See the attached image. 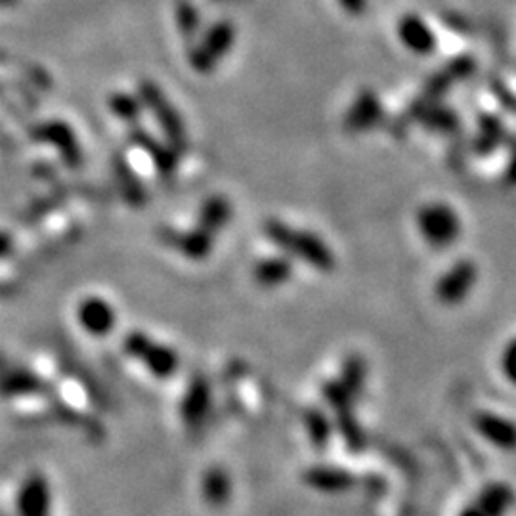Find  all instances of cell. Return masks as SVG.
I'll return each mask as SVG.
<instances>
[{
    "label": "cell",
    "mask_w": 516,
    "mask_h": 516,
    "mask_svg": "<svg viewBox=\"0 0 516 516\" xmlns=\"http://www.w3.org/2000/svg\"><path fill=\"white\" fill-rule=\"evenodd\" d=\"M264 233L273 245H278L289 254L299 256L306 264L320 272H331L335 268V256L318 235L306 230L293 228L282 220L270 218L264 223Z\"/></svg>",
    "instance_id": "obj_1"
},
{
    "label": "cell",
    "mask_w": 516,
    "mask_h": 516,
    "mask_svg": "<svg viewBox=\"0 0 516 516\" xmlns=\"http://www.w3.org/2000/svg\"><path fill=\"white\" fill-rule=\"evenodd\" d=\"M138 98L159 123L161 131L167 138V144L180 155L188 150V133L176 107L171 104L167 94L152 81H142L138 86Z\"/></svg>",
    "instance_id": "obj_2"
},
{
    "label": "cell",
    "mask_w": 516,
    "mask_h": 516,
    "mask_svg": "<svg viewBox=\"0 0 516 516\" xmlns=\"http://www.w3.org/2000/svg\"><path fill=\"white\" fill-rule=\"evenodd\" d=\"M123 350L131 358L142 362L147 367V372L157 379H169L178 370L180 360L174 350L154 342V339H150L145 333H140V331H133V333L124 337Z\"/></svg>",
    "instance_id": "obj_3"
},
{
    "label": "cell",
    "mask_w": 516,
    "mask_h": 516,
    "mask_svg": "<svg viewBox=\"0 0 516 516\" xmlns=\"http://www.w3.org/2000/svg\"><path fill=\"white\" fill-rule=\"evenodd\" d=\"M232 43H233L232 25L230 24L214 25L205 36L203 45L192 54V67L197 73L207 75V73H211L216 67V64L226 56V52L230 50Z\"/></svg>",
    "instance_id": "obj_4"
},
{
    "label": "cell",
    "mask_w": 516,
    "mask_h": 516,
    "mask_svg": "<svg viewBox=\"0 0 516 516\" xmlns=\"http://www.w3.org/2000/svg\"><path fill=\"white\" fill-rule=\"evenodd\" d=\"M131 140L140 150H144L152 157L155 169L163 180H173L178 169V154L173 150L169 144L157 142L150 133L144 131L140 124L131 126Z\"/></svg>",
    "instance_id": "obj_5"
},
{
    "label": "cell",
    "mask_w": 516,
    "mask_h": 516,
    "mask_svg": "<svg viewBox=\"0 0 516 516\" xmlns=\"http://www.w3.org/2000/svg\"><path fill=\"white\" fill-rule=\"evenodd\" d=\"M159 237L163 243H167L184 256L192 258V261H203V258H207L213 251V242H214V235L201 230L199 226L190 232L161 230Z\"/></svg>",
    "instance_id": "obj_6"
},
{
    "label": "cell",
    "mask_w": 516,
    "mask_h": 516,
    "mask_svg": "<svg viewBox=\"0 0 516 516\" xmlns=\"http://www.w3.org/2000/svg\"><path fill=\"white\" fill-rule=\"evenodd\" d=\"M419 226L432 245L450 243L457 233L455 214L444 205H431L419 213Z\"/></svg>",
    "instance_id": "obj_7"
},
{
    "label": "cell",
    "mask_w": 516,
    "mask_h": 516,
    "mask_svg": "<svg viewBox=\"0 0 516 516\" xmlns=\"http://www.w3.org/2000/svg\"><path fill=\"white\" fill-rule=\"evenodd\" d=\"M35 138H39L43 142L54 144L60 150L62 159L65 161L67 167L77 169L79 164L83 163V152L81 145L75 138V133L71 131L69 124L54 121V123H45L39 128H36Z\"/></svg>",
    "instance_id": "obj_8"
},
{
    "label": "cell",
    "mask_w": 516,
    "mask_h": 516,
    "mask_svg": "<svg viewBox=\"0 0 516 516\" xmlns=\"http://www.w3.org/2000/svg\"><path fill=\"white\" fill-rule=\"evenodd\" d=\"M77 318L86 333L94 337H104L107 333H112L117 322L114 306L100 297L84 299L79 304Z\"/></svg>",
    "instance_id": "obj_9"
},
{
    "label": "cell",
    "mask_w": 516,
    "mask_h": 516,
    "mask_svg": "<svg viewBox=\"0 0 516 516\" xmlns=\"http://www.w3.org/2000/svg\"><path fill=\"white\" fill-rule=\"evenodd\" d=\"M211 408V386L209 381L205 377H194L186 394H184L182 405H180V413H182V421L186 422L188 427L195 429L199 427L203 421L207 419Z\"/></svg>",
    "instance_id": "obj_10"
},
{
    "label": "cell",
    "mask_w": 516,
    "mask_h": 516,
    "mask_svg": "<svg viewBox=\"0 0 516 516\" xmlns=\"http://www.w3.org/2000/svg\"><path fill=\"white\" fill-rule=\"evenodd\" d=\"M381 119V104L372 90H363L350 105L344 117V128L348 133H365Z\"/></svg>",
    "instance_id": "obj_11"
},
{
    "label": "cell",
    "mask_w": 516,
    "mask_h": 516,
    "mask_svg": "<svg viewBox=\"0 0 516 516\" xmlns=\"http://www.w3.org/2000/svg\"><path fill=\"white\" fill-rule=\"evenodd\" d=\"M20 516H50V490L43 476H31L17 495Z\"/></svg>",
    "instance_id": "obj_12"
},
{
    "label": "cell",
    "mask_w": 516,
    "mask_h": 516,
    "mask_svg": "<svg viewBox=\"0 0 516 516\" xmlns=\"http://www.w3.org/2000/svg\"><path fill=\"white\" fill-rule=\"evenodd\" d=\"M232 218V205L224 195H213L205 199L201 209H199V220L197 226L201 230L209 232L211 235H216L223 230Z\"/></svg>",
    "instance_id": "obj_13"
},
{
    "label": "cell",
    "mask_w": 516,
    "mask_h": 516,
    "mask_svg": "<svg viewBox=\"0 0 516 516\" xmlns=\"http://www.w3.org/2000/svg\"><path fill=\"white\" fill-rule=\"evenodd\" d=\"M304 481L306 484H310L312 488H316L320 491L339 493V491L352 488L354 476L348 471L337 469V467H314L304 474Z\"/></svg>",
    "instance_id": "obj_14"
},
{
    "label": "cell",
    "mask_w": 516,
    "mask_h": 516,
    "mask_svg": "<svg viewBox=\"0 0 516 516\" xmlns=\"http://www.w3.org/2000/svg\"><path fill=\"white\" fill-rule=\"evenodd\" d=\"M254 280L263 287H280L289 282L293 275V264L287 256H270L258 261L254 266Z\"/></svg>",
    "instance_id": "obj_15"
},
{
    "label": "cell",
    "mask_w": 516,
    "mask_h": 516,
    "mask_svg": "<svg viewBox=\"0 0 516 516\" xmlns=\"http://www.w3.org/2000/svg\"><path fill=\"white\" fill-rule=\"evenodd\" d=\"M114 171H115L119 190L123 192L124 199L131 203L133 207H142L145 203V190L131 164H128L121 155H117L114 159Z\"/></svg>",
    "instance_id": "obj_16"
},
{
    "label": "cell",
    "mask_w": 516,
    "mask_h": 516,
    "mask_svg": "<svg viewBox=\"0 0 516 516\" xmlns=\"http://www.w3.org/2000/svg\"><path fill=\"white\" fill-rule=\"evenodd\" d=\"M400 39L408 45L413 52H419V54H427L434 48V36L432 33L429 31V27L422 24L419 17L415 15H408V17H403V20L400 22Z\"/></svg>",
    "instance_id": "obj_17"
},
{
    "label": "cell",
    "mask_w": 516,
    "mask_h": 516,
    "mask_svg": "<svg viewBox=\"0 0 516 516\" xmlns=\"http://www.w3.org/2000/svg\"><path fill=\"white\" fill-rule=\"evenodd\" d=\"M203 497L205 501L213 507H223L224 503H228L230 495H232V481L224 469L214 467L211 471H207V474L203 476Z\"/></svg>",
    "instance_id": "obj_18"
},
{
    "label": "cell",
    "mask_w": 516,
    "mask_h": 516,
    "mask_svg": "<svg viewBox=\"0 0 516 516\" xmlns=\"http://www.w3.org/2000/svg\"><path fill=\"white\" fill-rule=\"evenodd\" d=\"M304 425L308 431V438L312 444H314V448L323 450L329 444L331 432H333V425H331L327 415L318 408H312L304 413Z\"/></svg>",
    "instance_id": "obj_19"
},
{
    "label": "cell",
    "mask_w": 516,
    "mask_h": 516,
    "mask_svg": "<svg viewBox=\"0 0 516 516\" xmlns=\"http://www.w3.org/2000/svg\"><path fill=\"white\" fill-rule=\"evenodd\" d=\"M142 107L144 105L138 96L124 94V92H117V94L109 96V109H112V114L131 126L138 124Z\"/></svg>",
    "instance_id": "obj_20"
},
{
    "label": "cell",
    "mask_w": 516,
    "mask_h": 516,
    "mask_svg": "<svg viewBox=\"0 0 516 516\" xmlns=\"http://www.w3.org/2000/svg\"><path fill=\"white\" fill-rule=\"evenodd\" d=\"M335 415H337V427H339L344 442L348 444V448L352 452H360L363 448V432L358 425L356 417L352 415V410L339 412Z\"/></svg>",
    "instance_id": "obj_21"
},
{
    "label": "cell",
    "mask_w": 516,
    "mask_h": 516,
    "mask_svg": "<svg viewBox=\"0 0 516 516\" xmlns=\"http://www.w3.org/2000/svg\"><path fill=\"white\" fill-rule=\"evenodd\" d=\"M350 391L354 394H360L362 386H363V379H365V363L362 358L358 356H350L344 365H342V373L339 377Z\"/></svg>",
    "instance_id": "obj_22"
},
{
    "label": "cell",
    "mask_w": 516,
    "mask_h": 516,
    "mask_svg": "<svg viewBox=\"0 0 516 516\" xmlns=\"http://www.w3.org/2000/svg\"><path fill=\"white\" fill-rule=\"evenodd\" d=\"M3 389L5 394H27V392H36L41 389V382L36 377H33L31 373H14L10 377H6L3 381Z\"/></svg>",
    "instance_id": "obj_23"
},
{
    "label": "cell",
    "mask_w": 516,
    "mask_h": 516,
    "mask_svg": "<svg viewBox=\"0 0 516 516\" xmlns=\"http://www.w3.org/2000/svg\"><path fill=\"white\" fill-rule=\"evenodd\" d=\"M180 25L184 29V33H192L197 25V15L192 8H186L180 14Z\"/></svg>",
    "instance_id": "obj_24"
},
{
    "label": "cell",
    "mask_w": 516,
    "mask_h": 516,
    "mask_svg": "<svg viewBox=\"0 0 516 516\" xmlns=\"http://www.w3.org/2000/svg\"><path fill=\"white\" fill-rule=\"evenodd\" d=\"M341 3L348 12H352V14H362L365 8V0H341Z\"/></svg>",
    "instance_id": "obj_25"
},
{
    "label": "cell",
    "mask_w": 516,
    "mask_h": 516,
    "mask_svg": "<svg viewBox=\"0 0 516 516\" xmlns=\"http://www.w3.org/2000/svg\"><path fill=\"white\" fill-rule=\"evenodd\" d=\"M507 373H511L512 377H516V346H512L507 354Z\"/></svg>",
    "instance_id": "obj_26"
},
{
    "label": "cell",
    "mask_w": 516,
    "mask_h": 516,
    "mask_svg": "<svg viewBox=\"0 0 516 516\" xmlns=\"http://www.w3.org/2000/svg\"><path fill=\"white\" fill-rule=\"evenodd\" d=\"M10 249V239L6 235H0V256L6 254Z\"/></svg>",
    "instance_id": "obj_27"
}]
</instances>
